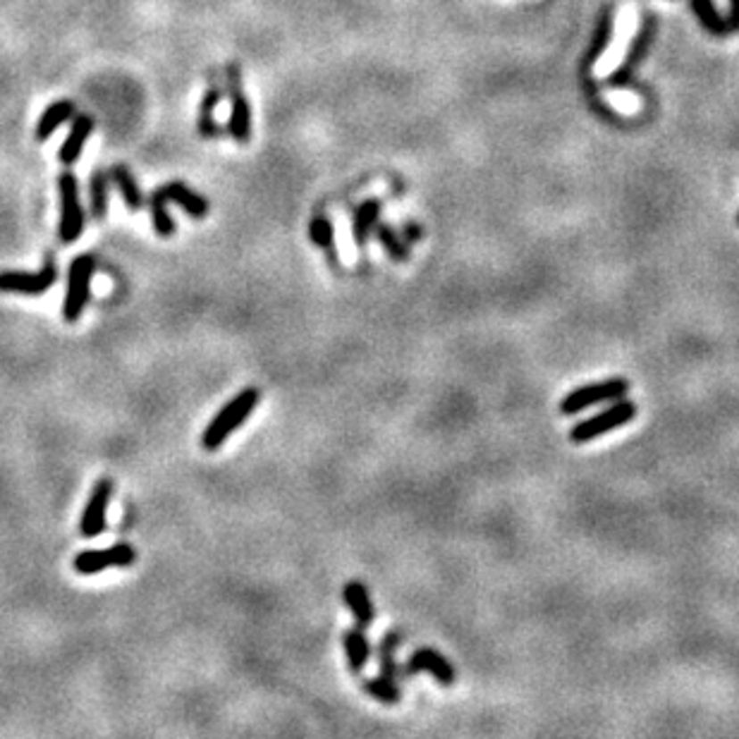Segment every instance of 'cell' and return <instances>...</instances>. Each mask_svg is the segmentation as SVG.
I'll use <instances>...</instances> for the list:
<instances>
[{
    "mask_svg": "<svg viewBox=\"0 0 739 739\" xmlns=\"http://www.w3.org/2000/svg\"><path fill=\"white\" fill-rule=\"evenodd\" d=\"M376 230H378V242H381V246L386 249V254L393 259V262L397 263H404L407 259H410V249H407V242H404L400 235H397L390 225L386 223H378L376 225Z\"/></svg>",
    "mask_w": 739,
    "mask_h": 739,
    "instance_id": "obj_24",
    "label": "cell"
},
{
    "mask_svg": "<svg viewBox=\"0 0 739 739\" xmlns=\"http://www.w3.org/2000/svg\"><path fill=\"white\" fill-rule=\"evenodd\" d=\"M111 179L115 182V187L120 189V195L125 199V206L129 211H139L144 203V196L139 192V185H137L135 175L129 170L125 163H118L111 168Z\"/></svg>",
    "mask_w": 739,
    "mask_h": 739,
    "instance_id": "obj_19",
    "label": "cell"
},
{
    "mask_svg": "<svg viewBox=\"0 0 739 739\" xmlns=\"http://www.w3.org/2000/svg\"><path fill=\"white\" fill-rule=\"evenodd\" d=\"M161 192L168 202L178 203L179 209L187 211L192 218L209 216V202L202 195H196L195 189H189L185 182H168L161 187Z\"/></svg>",
    "mask_w": 739,
    "mask_h": 739,
    "instance_id": "obj_15",
    "label": "cell"
},
{
    "mask_svg": "<svg viewBox=\"0 0 739 739\" xmlns=\"http://www.w3.org/2000/svg\"><path fill=\"white\" fill-rule=\"evenodd\" d=\"M636 411L639 410H636V404L629 397L608 403L605 410H601L589 419H582L579 424L572 426L569 441L575 443V445H586V443L596 441V438H603V436L618 431L622 426L632 424L636 419Z\"/></svg>",
    "mask_w": 739,
    "mask_h": 739,
    "instance_id": "obj_2",
    "label": "cell"
},
{
    "mask_svg": "<svg viewBox=\"0 0 739 739\" xmlns=\"http://www.w3.org/2000/svg\"><path fill=\"white\" fill-rule=\"evenodd\" d=\"M333 223L328 220V216H323V213H316L314 218H311V223H309V237H311V242H314V246H319V249H333Z\"/></svg>",
    "mask_w": 739,
    "mask_h": 739,
    "instance_id": "obj_27",
    "label": "cell"
},
{
    "mask_svg": "<svg viewBox=\"0 0 739 739\" xmlns=\"http://www.w3.org/2000/svg\"><path fill=\"white\" fill-rule=\"evenodd\" d=\"M111 495H112L111 478H101V481L91 488L89 501H87V508H84V512H82V522H79V529H82L84 538H96L98 534H104L105 510H108Z\"/></svg>",
    "mask_w": 739,
    "mask_h": 739,
    "instance_id": "obj_11",
    "label": "cell"
},
{
    "mask_svg": "<svg viewBox=\"0 0 739 739\" xmlns=\"http://www.w3.org/2000/svg\"><path fill=\"white\" fill-rule=\"evenodd\" d=\"M89 199H91V216L101 220L108 211V175L104 170H96L89 179Z\"/></svg>",
    "mask_w": 739,
    "mask_h": 739,
    "instance_id": "obj_25",
    "label": "cell"
},
{
    "mask_svg": "<svg viewBox=\"0 0 739 739\" xmlns=\"http://www.w3.org/2000/svg\"><path fill=\"white\" fill-rule=\"evenodd\" d=\"M137 560L135 545L132 544H115L105 551H82L75 555L72 568L79 575H98L108 568H129Z\"/></svg>",
    "mask_w": 739,
    "mask_h": 739,
    "instance_id": "obj_7",
    "label": "cell"
},
{
    "mask_svg": "<svg viewBox=\"0 0 739 739\" xmlns=\"http://www.w3.org/2000/svg\"><path fill=\"white\" fill-rule=\"evenodd\" d=\"M378 218H381V202L378 199H366L364 203H359L354 218H352V235H354L357 246H366L371 232L378 225Z\"/></svg>",
    "mask_w": 739,
    "mask_h": 739,
    "instance_id": "obj_18",
    "label": "cell"
},
{
    "mask_svg": "<svg viewBox=\"0 0 739 739\" xmlns=\"http://www.w3.org/2000/svg\"><path fill=\"white\" fill-rule=\"evenodd\" d=\"M343 649L347 658V668L352 675H361L366 670V663L371 658V644L369 636L361 627H352L343 632Z\"/></svg>",
    "mask_w": 739,
    "mask_h": 739,
    "instance_id": "obj_13",
    "label": "cell"
},
{
    "mask_svg": "<svg viewBox=\"0 0 739 739\" xmlns=\"http://www.w3.org/2000/svg\"><path fill=\"white\" fill-rule=\"evenodd\" d=\"M629 390H632V383L627 378H622V376H610V378H603V381L586 383L582 388L569 390L568 395L562 397L560 414L562 417L582 414V411H586L589 407H596V404H608L627 397Z\"/></svg>",
    "mask_w": 739,
    "mask_h": 739,
    "instance_id": "obj_3",
    "label": "cell"
},
{
    "mask_svg": "<svg viewBox=\"0 0 739 739\" xmlns=\"http://www.w3.org/2000/svg\"><path fill=\"white\" fill-rule=\"evenodd\" d=\"M60 187V242L72 245L84 230V211L79 203V187L72 172H62L58 179Z\"/></svg>",
    "mask_w": 739,
    "mask_h": 739,
    "instance_id": "obj_5",
    "label": "cell"
},
{
    "mask_svg": "<svg viewBox=\"0 0 739 739\" xmlns=\"http://www.w3.org/2000/svg\"><path fill=\"white\" fill-rule=\"evenodd\" d=\"M75 108L77 105L72 104V101H58V104L48 105L37 125L38 142H46V139H48V137H51L53 132H55L62 122H65V120L72 118V115H75Z\"/></svg>",
    "mask_w": 739,
    "mask_h": 739,
    "instance_id": "obj_20",
    "label": "cell"
},
{
    "mask_svg": "<svg viewBox=\"0 0 739 739\" xmlns=\"http://www.w3.org/2000/svg\"><path fill=\"white\" fill-rule=\"evenodd\" d=\"M149 206H151V216H154V228L161 237H170L175 232V223H172L170 211H168V199L163 196L161 189H156L154 195L149 196Z\"/></svg>",
    "mask_w": 739,
    "mask_h": 739,
    "instance_id": "obj_26",
    "label": "cell"
},
{
    "mask_svg": "<svg viewBox=\"0 0 739 739\" xmlns=\"http://www.w3.org/2000/svg\"><path fill=\"white\" fill-rule=\"evenodd\" d=\"M404 672H407V677L419 675V672H428V675L445 689L453 687L457 682L455 665L450 663L441 651L431 649V646H419L410 656V660L404 663Z\"/></svg>",
    "mask_w": 739,
    "mask_h": 739,
    "instance_id": "obj_9",
    "label": "cell"
},
{
    "mask_svg": "<svg viewBox=\"0 0 739 739\" xmlns=\"http://www.w3.org/2000/svg\"><path fill=\"white\" fill-rule=\"evenodd\" d=\"M403 642L404 636L400 635V632H388V635L381 639V644H378V649H376V658H378L381 675H386V677H390V680L395 682L407 680V672H404V668L400 665V660H397V651H400Z\"/></svg>",
    "mask_w": 739,
    "mask_h": 739,
    "instance_id": "obj_14",
    "label": "cell"
},
{
    "mask_svg": "<svg viewBox=\"0 0 739 739\" xmlns=\"http://www.w3.org/2000/svg\"><path fill=\"white\" fill-rule=\"evenodd\" d=\"M91 132H94V118L91 115H77L72 120V129H70L68 139L62 144L60 149V161L65 165H72L79 158L84 149V142L89 139Z\"/></svg>",
    "mask_w": 739,
    "mask_h": 739,
    "instance_id": "obj_17",
    "label": "cell"
},
{
    "mask_svg": "<svg viewBox=\"0 0 739 739\" xmlns=\"http://www.w3.org/2000/svg\"><path fill=\"white\" fill-rule=\"evenodd\" d=\"M94 270H96V259L91 254L77 256L70 266L68 295H65V304H62V319L68 323L79 321V316L87 309Z\"/></svg>",
    "mask_w": 739,
    "mask_h": 739,
    "instance_id": "obj_4",
    "label": "cell"
},
{
    "mask_svg": "<svg viewBox=\"0 0 739 739\" xmlns=\"http://www.w3.org/2000/svg\"><path fill=\"white\" fill-rule=\"evenodd\" d=\"M737 223H739V216H737Z\"/></svg>",
    "mask_w": 739,
    "mask_h": 739,
    "instance_id": "obj_30",
    "label": "cell"
},
{
    "mask_svg": "<svg viewBox=\"0 0 739 739\" xmlns=\"http://www.w3.org/2000/svg\"><path fill=\"white\" fill-rule=\"evenodd\" d=\"M403 235H404V242H410V245H417L419 239H421V228H419L417 223H404V230H403Z\"/></svg>",
    "mask_w": 739,
    "mask_h": 739,
    "instance_id": "obj_28",
    "label": "cell"
},
{
    "mask_svg": "<svg viewBox=\"0 0 739 739\" xmlns=\"http://www.w3.org/2000/svg\"><path fill=\"white\" fill-rule=\"evenodd\" d=\"M228 94H230L232 104L228 132L237 144H246L252 139V108H249V98L245 96V89H242L239 68L235 62L228 68Z\"/></svg>",
    "mask_w": 739,
    "mask_h": 739,
    "instance_id": "obj_6",
    "label": "cell"
},
{
    "mask_svg": "<svg viewBox=\"0 0 739 739\" xmlns=\"http://www.w3.org/2000/svg\"><path fill=\"white\" fill-rule=\"evenodd\" d=\"M58 280L55 259H48L38 273L27 270H3L0 273V292H20V295H44Z\"/></svg>",
    "mask_w": 739,
    "mask_h": 739,
    "instance_id": "obj_10",
    "label": "cell"
},
{
    "mask_svg": "<svg viewBox=\"0 0 739 739\" xmlns=\"http://www.w3.org/2000/svg\"><path fill=\"white\" fill-rule=\"evenodd\" d=\"M361 687L371 699L376 702L386 703V706H397L403 702V689H400V682L390 680L386 675H376V677H366L361 682Z\"/></svg>",
    "mask_w": 739,
    "mask_h": 739,
    "instance_id": "obj_21",
    "label": "cell"
},
{
    "mask_svg": "<svg viewBox=\"0 0 739 739\" xmlns=\"http://www.w3.org/2000/svg\"><path fill=\"white\" fill-rule=\"evenodd\" d=\"M612 38V8L608 5V8L601 10V17H598V24H596V31H594V38H591L589 48H586V53H584L582 58V72L586 75L591 68H594V62H596L601 55H603L605 51H608V44H610Z\"/></svg>",
    "mask_w": 739,
    "mask_h": 739,
    "instance_id": "obj_16",
    "label": "cell"
},
{
    "mask_svg": "<svg viewBox=\"0 0 739 739\" xmlns=\"http://www.w3.org/2000/svg\"><path fill=\"white\" fill-rule=\"evenodd\" d=\"M343 598L347 610L352 612V618L357 622V627L366 629L371 627L376 620V610H374V601H371V594L366 589V584L361 579H352V582L345 584Z\"/></svg>",
    "mask_w": 739,
    "mask_h": 739,
    "instance_id": "obj_12",
    "label": "cell"
},
{
    "mask_svg": "<svg viewBox=\"0 0 739 739\" xmlns=\"http://www.w3.org/2000/svg\"><path fill=\"white\" fill-rule=\"evenodd\" d=\"M692 10H694V15L699 17V22L703 24V29H709L710 34H716V37L730 34V29H727V20H723V15L718 12L713 0H692Z\"/></svg>",
    "mask_w": 739,
    "mask_h": 739,
    "instance_id": "obj_22",
    "label": "cell"
},
{
    "mask_svg": "<svg viewBox=\"0 0 739 739\" xmlns=\"http://www.w3.org/2000/svg\"><path fill=\"white\" fill-rule=\"evenodd\" d=\"M656 31H658L656 17L653 15L644 17L642 29H639V34H636L632 46H629L627 58L622 60L620 68L615 70V72L610 75L612 87H629V84H632V77H635L636 68L642 65V60L646 58V53H649L651 44H653V38H656Z\"/></svg>",
    "mask_w": 739,
    "mask_h": 739,
    "instance_id": "obj_8",
    "label": "cell"
},
{
    "mask_svg": "<svg viewBox=\"0 0 739 739\" xmlns=\"http://www.w3.org/2000/svg\"><path fill=\"white\" fill-rule=\"evenodd\" d=\"M262 400L259 388H242L237 395L232 397L230 403L223 404L218 414L211 419V424L206 426V431L202 434V448L213 453L230 438L239 426L245 424L246 419L252 417V411L256 410V404Z\"/></svg>",
    "mask_w": 739,
    "mask_h": 739,
    "instance_id": "obj_1",
    "label": "cell"
},
{
    "mask_svg": "<svg viewBox=\"0 0 739 739\" xmlns=\"http://www.w3.org/2000/svg\"><path fill=\"white\" fill-rule=\"evenodd\" d=\"M218 101H220V89L211 87L202 98V108H199V135L203 139H213V137L220 135V128L216 125L213 120V111H216Z\"/></svg>",
    "mask_w": 739,
    "mask_h": 739,
    "instance_id": "obj_23",
    "label": "cell"
},
{
    "mask_svg": "<svg viewBox=\"0 0 739 739\" xmlns=\"http://www.w3.org/2000/svg\"><path fill=\"white\" fill-rule=\"evenodd\" d=\"M727 29L739 31V0H730V15H727Z\"/></svg>",
    "mask_w": 739,
    "mask_h": 739,
    "instance_id": "obj_29",
    "label": "cell"
}]
</instances>
